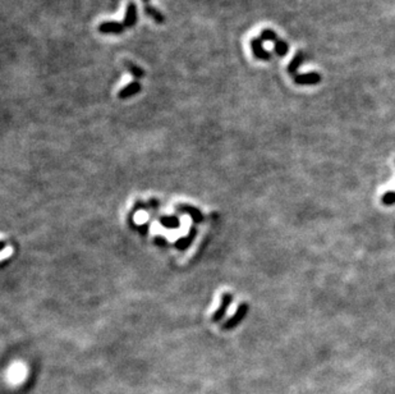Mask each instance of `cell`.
<instances>
[{"label":"cell","mask_w":395,"mask_h":394,"mask_svg":"<svg viewBox=\"0 0 395 394\" xmlns=\"http://www.w3.org/2000/svg\"><path fill=\"white\" fill-rule=\"evenodd\" d=\"M98 29L99 32L105 33V35H122L126 31V26L123 24V22L105 21L99 24Z\"/></svg>","instance_id":"6da1fadb"},{"label":"cell","mask_w":395,"mask_h":394,"mask_svg":"<svg viewBox=\"0 0 395 394\" xmlns=\"http://www.w3.org/2000/svg\"><path fill=\"white\" fill-rule=\"evenodd\" d=\"M137 21H138V9H137V4L134 1H130L126 8V15H124L123 24L126 26V28H132L136 26Z\"/></svg>","instance_id":"7a4b0ae2"},{"label":"cell","mask_w":395,"mask_h":394,"mask_svg":"<svg viewBox=\"0 0 395 394\" xmlns=\"http://www.w3.org/2000/svg\"><path fill=\"white\" fill-rule=\"evenodd\" d=\"M250 45H251V50L254 53L255 58L260 59V60H270L271 59V54L268 53L265 47H263L261 38L254 37L251 40V42H250Z\"/></svg>","instance_id":"3957f363"},{"label":"cell","mask_w":395,"mask_h":394,"mask_svg":"<svg viewBox=\"0 0 395 394\" xmlns=\"http://www.w3.org/2000/svg\"><path fill=\"white\" fill-rule=\"evenodd\" d=\"M141 91H142L141 83H139L138 81H132V82L128 83L127 86H124L122 90H119L118 97L121 100H126V99H130V97L139 94Z\"/></svg>","instance_id":"277c9868"},{"label":"cell","mask_w":395,"mask_h":394,"mask_svg":"<svg viewBox=\"0 0 395 394\" xmlns=\"http://www.w3.org/2000/svg\"><path fill=\"white\" fill-rule=\"evenodd\" d=\"M144 13L147 17H150L153 22H156L157 24H164L166 21L165 15L160 12L159 9L155 8L151 4H144Z\"/></svg>","instance_id":"5b68a950"},{"label":"cell","mask_w":395,"mask_h":394,"mask_svg":"<svg viewBox=\"0 0 395 394\" xmlns=\"http://www.w3.org/2000/svg\"><path fill=\"white\" fill-rule=\"evenodd\" d=\"M295 83L298 85H313V83L320 82V74L310 73V74H297L293 77Z\"/></svg>","instance_id":"8992f818"},{"label":"cell","mask_w":395,"mask_h":394,"mask_svg":"<svg viewBox=\"0 0 395 394\" xmlns=\"http://www.w3.org/2000/svg\"><path fill=\"white\" fill-rule=\"evenodd\" d=\"M124 67H126V69H127V71L132 74L133 78H136V81L142 80V78L146 76V72H144V69H142L139 65L134 64V63L130 62V60H124Z\"/></svg>","instance_id":"52a82bcc"},{"label":"cell","mask_w":395,"mask_h":394,"mask_svg":"<svg viewBox=\"0 0 395 394\" xmlns=\"http://www.w3.org/2000/svg\"><path fill=\"white\" fill-rule=\"evenodd\" d=\"M304 59V55L302 51H298L297 54H295V56L293 58V60L290 63H289V67H288V72L289 74L292 77H294L295 74H297V71L298 68H299V65H301L302 60Z\"/></svg>","instance_id":"ba28073f"},{"label":"cell","mask_w":395,"mask_h":394,"mask_svg":"<svg viewBox=\"0 0 395 394\" xmlns=\"http://www.w3.org/2000/svg\"><path fill=\"white\" fill-rule=\"evenodd\" d=\"M274 51L279 56H284L286 53L289 51V46L288 44H286L285 41H283V40H276V41L274 42Z\"/></svg>","instance_id":"9c48e42d"},{"label":"cell","mask_w":395,"mask_h":394,"mask_svg":"<svg viewBox=\"0 0 395 394\" xmlns=\"http://www.w3.org/2000/svg\"><path fill=\"white\" fill-rule=\"evenodd\" d=\"M260 38H261L263 41H272V42H275L276 40H279V38H277L276 32H275V31H272L271 28L263 29V31H261V33H260Z\"/></svg>","instance_id":"30bf717a"},{"label":"cell","mask_w":395,"mask_h":394,"mask_svg":"<svg viewBox=\"0 0 395 394\" xmlns=\"http://www.w3.org/2000/svg\"><path fill=\"white\" fill-rule=\"evenodd\" d=\"M383 202L385 203V205H393V203H395V194H394V192H389V194L384 195Z\"/></svg>","instance_id":"8fae6325"},{"label":"cell","mask_w":395,"mask_h":394,"mask_svg":"<svg viewBox=\"0 0 395 394\" xmlns=\"http://www.w3.org/2000/svg\"><path fill=\"white\" fill-rule=\"evenodd\" d=\"M142 1H143V3H146V4H147L148 1H150V0H142Z\"/></svg>","instance_id":"7c38bea8"}]
</instances>
